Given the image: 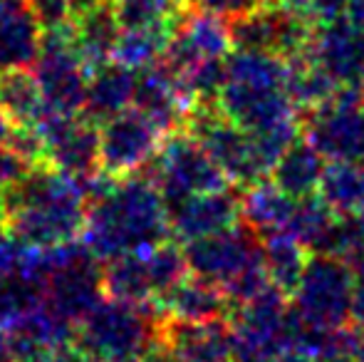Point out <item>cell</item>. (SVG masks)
<instances>
[{
    "label": "cell",
    "instance_id": "32",
    "mask_svg": "<svg viewBox=\"0 0 364 362\" xmlns=\"http://www.w3.org/2000/svg\"><path fill=\"white\" fill-rule=\"evenodd\" d=\"M327 256H335L340 261L357 268L364 263V211L362 213H337V221L325 243Z\"/></svg>",
    "mask_w": 364,
    "mask_h": 362
},
{
    "label": "cell",
    "instance_id": "49",
    "mask_svg": "<svg viewBox=\"0 0 364 362\" xmlns=\"http://www.w3.org/2000/svg\"><path fill=\"white\" fill-rule=\"evenodd\" d=\"M0 211H3V203H0Z\"/></svg>",
    "mask_w": 364,
    "mask_h": 362
},
{
    "label": "cell",
    "instance_id": "1",
    "mask_svg": "<svg viewBox=\"0 0 364 362\" xmlns=\"http://www.w3.org/2000/svg\"><path fill=\"white\" fill-rule=\"evenodd\" d=\"M82 188L87 196L82 241L102 263L124 253H146L171 236L166 203L144 171L117 179L100 171Z\"/></svg>",
    "mask_w": 364,
    "mask_h": 362
},
{
    "label": "cell",
    "instance_id": "20",
    "mask_svg": "<svg viewBox=\"0 0 364 362\" xmlns=\"http://www.w3.org/2000/svg\"><path fill=\"white\" fill-rule=\"evenodd\" d=\"M119 35L122 23L117 18L114 0H102L100 5L85 10L70 23V38H73L75 53L80 55L87 73L114 60Z\"/></svg>",
    "mask_w": 364,
    "mask_h": 362
},
{
    "label": "cell",
    "instance_id": "39",
    "mask_svg": "<svg viewBox=\"0 0 364 362\" xmlns=\"http://www.w3.org/2000/svg\"><path fill=\"white\" fill-rule=\"evenodd\" d=\"M30 166L25 164L20 156H15L5 144H0V188L10 186L13 181H18L20 176L28 174Z\"/></svg>",
    "mask_w": 364,
    "mask_h": 362
},
{
    "label": "cell",
    "instance_id": "25",
    "mask_svg": "<svg viewBox=\"0 0 364 362\" xmlns=\"http://www.w3.org/2000/svg\"><path fill=\"white\" fill-rule=\"evenodd\" d=\"M45 112V97L33 68L0 73V115L10 127L35 124Z\"/></svg>",
    "mask_w": 364,
    "mask_h": 362
},
{
    "label": "cell",
    "instance_id": "17",
    "mask_svg": "<svg viewBox=\"0 0 364 362\" xmlns=\"http://www.w3.org/2000/svg\"><path fill=\"white\" fill-rule=\"evenodd\" d=\"M132 107L141 112L166 137L176 129H183V122L193 105L181 90V85L176 82V78H171L156 63L146 70H136V90Z\"/></svg>",
    "mask_w": 364,
    "mask_h": 362
},
{
    "label": "cell",
    "instance_id": "33",
    "mask_svg": "<svg viewBox=\"0 0 364 362\" xmlns=\"http://www.w3.org/2000/svg\"><path fill=\"white\" fill-rule=\"evenodd\" d=\"M181 5L176 0H114L122 28H161L173 25Z\"/></svg>",
    "mask_w": 364,
    "mask_h": 362
},
{
    "label": "cell",
    "instance_id": "43",
    "mask_svg": "<svg viewBox=\"0 0 364 362\" xmlns=\"http://www.w3.org/2000/svg\"><path fill=\"white\" fill-rule=\"evenodd\" d=\"M102 0H70V8H73V18H77V15H82L85 10L95 8V5H100Z\"/></svg>",
    "mask_w": 364,
    "mask_h": 362
},
{
    "label": "cell",
    "instance_id": "6",
    "mask_svg": "<svg viewBox=\"0 0 364 362\" xmlns=\"http://www.w3.org/2000/svg\"><path fill=\"white\" fill-rule=\"evenodd\" d=\"M183 129L196 142H201V147L211 154V159L220 166L225 179L233 186L245 188L270 176L260 161L250 132L225 117L218 102L193 105L186 115Z\"/></svg>",
    "mask_w": 364,
    "mask_h": 362
},
{
    "label": "cell",
    "instance_id": "5",
    "mask_svg": "<svg viewBox=\"0 0 364 362\" xmlns=\"http://www.w3.org/2000/svg\"><path fill=\"white\" fill-rule=\"evenodd\" d=\"M352 295L355 268L327 253H310L290 293V305L302 323L317 330H340L352 320Z\"/></svg>",
    "mask_w": 364,
    "mask_h": 362
},
{
    "label": "cell",
    "instance_id": "9",
    "mask_svg": "<svg viewBox=\"0 0 364 362\" xmlns=\"http://www.w3.org/2000/svg\"><path fill=\"white\" fill-rule=\"evenodd\" d=\"M302 132L327 161L364 164V102L355 85H345L330 102L307 112Z\"/></svg>",
    "mask_w": 364,
    "mask_h": 362
},
{
    "label": "cell",
    "instance_id": "13",
    "mask_svg": "<svg viewBox=\"0 0 364 362\" xmlns=\"http://www.w3.org/2000/svg\"><path fill=\"white\" fill-rule=\"evenodd\" d=\"M164 134L134 107L100 122V159L107 176L141 171L156 156Z\"/></svg>",
    "mask_w": 364,
    "mask_h": 362
},
{
    "label": "cell",
    "instance_id": "27",
    "mask_svg": "<svg viewBox=\"0 0 364 362\" xmlns=\"http://www.w3.org/2000/svg\"><path fill=\"white\" fill-rule=\"evenodd\" d=\"M335 221L337 213L322 201L320 193H312V196L295 198V206H292V213L283 231L297 238L310 253H322Z\"/></svg>",
    "mask_w": 364,
    "mask_h": 362
},
{
    "label": "cell",
    "instance_id": "18",
    "mask_svg": "<svg viewBox=\"0 0 364 362\" xmlns=\"http://www.w3.org/2000/svg\"><path fill=\"white\" fill-rule=\"evenodd\" d=\"M43 33L30 0H0V73L33 68Z\"/></svg>",
    "mask_w": 364,
    "mask_h": 362
},
{
    "label": "cell",
    "instance_id": "8",
    "mask_svg": "<svg viewBox=\"0 0 364 362\" xmlns=\"http://www.w3.org/2000/svg\"><path fill=\"white\" fill-rule=\"evenodd\" d=\"M183 253L188 271L220 285L223 290L248 275L265 271L260 233L245 221L183 243Z\"/></svg>",
    "mask_w": 364,
    "mask_h": 362
},
{
    "label": "cell",
    "instance_id": "21",
    "mask_svg": "<svg viewBox=\"0 0 364 362\" xmlns=\"http://www.w3.org/2000/svg\"><path fill=\"white\" fill-rule=\"evenodd\" d=\"M134 90L136 70L122 65L119 60H109L87 73V97L82 115L100 124V122L129 110L134 102Z\"/></svg>",
    "mask_w": 364,
    "mask_h": 362
},
{
    "label": "cell",
    "instance_id": "31",
    "mask_svg": "<svg viewBox=\"0 0 364 362\" xmlns=\"http://www.w3.org/2000/svg\"><path fill=\"white\" fill-rule=\"evenodd\" d=\"M146 263H149V273H151V283H154V300L166 295L178 280H183L191 273L186 263V253H183V248L176 246L171 238L159 243L151 251H146Z\"/></svg>",
    "mask_w": 364,
    "mask_h": 362
},
{
    "label": "cell",
    "instance_id": "16",
    "mask_svg": "<svg viewBox=\"0 0 364 362\" xmlns=\"http://www.w3.org/2000/svg\"><path fill=\"white\" fill-rule=\"evenodd\" d=\"M159 340L171 348L178 362H235L233 330L228 320L191 323L164 315Z\"/></svg>",
    "mask_w": 364,
    "mask_h": 362
},
{
    "label": "cell",
    "instance_id": "11",
    "mask_svg": "<svg viewBox=\"0 0 364 362\" xmlns=\"http://www.w3.org/2000/svg\"><path fill=\"white\" fill-rule=\"evenodd\" d=\"M48 139V164L75 181L85 183L102 171L100 124L85 115H65L48 110L35 122Z\"/></svg>",
    "mask_w": 364,
    "mask_h": 362
},
{
    "label": "cell",
    "instance_id": "28",
    "mask_svg": "<svg viewBox=\"0 0 364 362\" xmlns=\"http://www.w3.org/2000/svg\"><path fill=\"white\" fill-rule=\"evenodd\" d=\"M317 193L335 213L364 211V164L330 161L325 166Z\"/></svg>",
    "mask_w": 364,
    "mask_h": 362
},
{
    "label": "cell",
    "instance_id": "36",
    "mask_svg": "<svg viewBox=\"0 0 364 362\" xmlns=\"http://www.w3.org/2000/svg\"><path fill=\"white\" fill-rule=\"evenodd\" d=\"M183 5L193 10H203V13H211V15H218L223 20H238L243 15H248L250 10L258 8L255 0H186Z\"/></svg>",
    "mask_w": 364,
    "mask_h": 362
},
{
    "label": "cell",
    "instance_id": "3",
    "mask_svg": "<svg viewBox=\"0 0 364 362\" xmlns=\"http://www.w3.org/2000/svg\"><path fill=\"white\" fill-rule=\"evenodd\" d=\"M288 60L260 50H230L225 58V82L218 107L248 132L297 119L300 110L285 90Z\"/></svg>",
    "mask_w": 364,
    "mask_h": 362
},
{
    "label": "cell",
    "instance_id": "45",
    "mask_svg": "<svg viewBox=\"0 0 364 362\" xmlns=\"http://www.w3.org/2000/svg\"><path fill=\"white\" fill-rule=\"evenodd\" d=\"M8 122H5V117L3 115H0V144H3V142H5V134H8Z\"/></svg>",
    "mask_w": 364,
    "mask_h": 362
},
{
    "label": "cell",
    "instance_id": "2",
    "mask_svg": "<svg viewBox=\"0 0 364 362\" xmlns=\"http://www.w3.org/2000/svg\"><path fill=\"white\" fill-rule=\"evenodd\" d=\"M0 203L5 231L25 248L60 246L85 233V188L50 164L30 166L25 176L0 188Z\"/></svg>",
    "mask_w": 364,
    "mask_h": 362
},
{
    "label": "cell",
    "instance_id": "41",
    "mask_svg": "<svg viewBox=\"0 0 364 362\" xmlns=\"http://www.w3.org/2000/svg\"><path fill=\"white\" fill-rule=\"evenodd\" d=\"M139 362H178V360H176V355L171 353L168 345H164L161 340H156V343H154L151 348L141 355Z\"/></svg>",
    "mask_w": 364,
    "mask_h": 362
},
{
    "label": "cell",
    "instance_id": "42",
    "mask_svg": "<svg viewBox=\"0 0 364 362\" xmlns=\"http://www.w3.org/2000/svg\"><path fill=\"white\" fill-rule=\"evenodd\" d=\"M345 18L364 25V0H347L345 3Z\"/></svg>",
    "mask_w": 364,
    "mask_h": 362
},
{
    "label": "cell",
    "instance_id": "23",
    "mask_svg": "<svg viewBox=\"0 0 364 362\" xmlns=\"http://www.w3.org/2000/svg\"><path fill=\"white\" fill-rule=\"evenodd\" d=\"M295 198L285 193L273 179L255 181L240 193V221L258 233L283 231L288 223Z\"/></svg>",
    "mask_w": 364,
    "mask_h": 362
},
{
    "label": "cell",
    "instance_id": "35",
    "mask_svg": "<svg viewBox=\"0 0 364 362\" xmlns=\"http://www.w3.org/2000/svg\"><path fill=\"white\" fill-rule=\"evenodd\" d=\"M345 3L347 0H283V5H288L290 10L302 15L315 28L342 18L345 15Z\"/></svg>",
    "mask_w": 364,
    "mask_h": 362
},
{
    "label": "cell",
    "instance_id": "10",
    "mask_svg": "<svg viewBox=\"0 0 364 362\" xmlns=\"http://www.w3.org/2000/svg\"><path fill=\"white\" fill-rule=\"evenodd\" d=\"M33 73L43 90L45 107L65 115H82L87 97V68L75 53L70 25L45 30Z\"/></svg>",
    "mask_w": 364,
    "mask_h": 362
},
{
    "label": "cell",
    "instance_id": "26",
    "mask_svg": "<svg viewBox=\"0 0 364 362\" xmlns=\"http://www.w3.org/2000/svg\"><path fill=\"white\" fill-rule=\"evenodd\" d=\"M260 241H263V263L268 280L285 295H290L302 271H305L310 251L297 238H292L288 231L260 233Z\"/></svg>",
    "mask_w": 364,
    "mask_h": 362
},
{
    "label": "cell",
    "instance_id": "12",
    "mask_svg": "<svg viewBox=\"0 0 364 362\" xmlns=\"http://www.w3.org/2000/svg\"><path fill=\"white\" fill-rule=\"evenodd\" d=\"M230 40L235 50H260L278 55L283 60H295L305 55L315 25L288 5L255 8L238 20H230Z\"/></svg>",
    "mask_w": 364,
    "mask_h": 362
},
{
    "label": "cell",
    "instance_id": "24",
    "mask_svg": "<svg viewBox=\"0 0 364 362\" xmlns=\"http://www.w3.org/2000/svg\"><path fill=\"white\" fill-rule=\"evenodd\" d=\"M102 288H105V298L112 300H124V303L154 300L146 253H124L102 263Z\"/></svg>",
    "mask_w": 364,
    "mask_h": 362
},
{
    "label": "cell",
    "instance_id": "14",
    "mask_svg": "<svg viewBox=\"0 0 364 362\" xmlns=\"http://www.w3.org/2000/svg\"><path fill=\"white\" fill-rule=\"evenodd\" d=\"M305 58L325 70L342 87L355 85L364 75V25L345 15L332 23L317 25Z\"/></svg>",
    "mask_w": 364,
    "mask_h": 362
},
{
    "label": "cell",
    "instance_id": "7",
    "mask_svg": "<svg viewBox=\"0 0 364 362\" xmlns=\"http://www.w3.org/2000/svg\"><path fill=\"white\" fill-rule=\"evenodd\" d=\"M141 171L154 181L166 206L193 193L233 186L201 142L193 139L186 129H176L164 137L156 156Z\"/></svg>",
    "mask_w": 364,
    "mask_h": 362
},
{
    "label": "cell",
    "instance_id": "29",
    "mask_svg": "<svg viewBox=\"0 0 364 362\" xmlns=\"http://www.w3.org/2000/svg\"><path fill=\"white\" fill-rule=\"evenodd\" d=\"M173 25L161 28H122V35L117 40L114 60L132 70H146L159 63L164 48L168 43Z\"/></svg>",
    "mask_w": 364,
    "mask_h": 362
},
{
    "label": "cell",
    "instance_id": "40",
    "mask_svg": "<svg viewBox=\"0 0 364 362\" xmlns=\"http://www.w3.org/2000/svg\"><path fill=\"white\" fill-rule=\"evenodd\" d=\"M50 362H95V360L90 358V353H87L85 348H80L75 340H70V343L60 345V348L55 350Z\"/></svg>",
    "mask_w": 364,
    "mask_h": 362
},
{
    "label": "cell",
    "instance_id": "48",
    "mask_svg": "<svg viewBox=\"0 0 364 362\" xmlns=\"http://www.w3.org/2000/svg\"><path fill=\"white\" fill-rule=\"evenodd\" d=\"M176 3H178V5H183V3H186V0H176Z\"/></svg>",
    "mask_w": 364,
    "mask_h": 362
},
{
    "label": "cell",
    "instance_id": "4",
    "mask_svg": "<svg viewBox=\"0 0 364 362\" xmlns=\"http://www.w3.org/2000/svg\"><path fill=\"white\" fill-rule=\"evenodd\" d=\"M164 313L154 300L124 303L105 298L75 328V343L95 362H139L159 340Z\"/></svg>",
    "mask_w": 364,
    "mask_h": 362
},
{
    "label": "cell",
    "instance_id": "44",
    "mask_svg": "<svg viewBox=\"0 0 364 362\" xmlns=\"http://www.w3.org/2000/svg\"><path fill=\"white\" fill-rule=\"evenodd\" d=\"M0 362H13V355H10V345H8V335L0 328Z\"/></svg>",
    "mask_w": 364,
    "mask_h": 362
},
{
    "label": "cell",
    "instance_id": "22",
    "mask_svg": "<svg viewBox=\"0 0 364 362\" xmlns=\"http://www.w3.org/2000/svg\"><path fill=\"white\" fill-rule=\"evenodd\" d=\"M327 159L310 144L307 139H297L295 144H290L285 149V154L275 161L270 179L278 183L285 193H290L292 198L312 196L317 193L325 174Z\"/></svg>",
    "mask_w": 364,
    "mask_h": 362
},
{
    "label": "cell",
    "instance_id": "46",
    "mask_svg": "<svg viewBox=\"0 0 364 362\" xmlns=\"http://www.w3.org/2000/svg\"><path fill=\"white\" fill-rule=\"evenodd\" d=\"M355 90H357V95H360V100L364 102V75L355 82Z\"/></svg>",
    "mask_w": 364,
    "mask_h": 362
},
{
    "label": "cell",
    "instance_id": "19",
    "mask_svg": "<svg viewBox=\"0 0 364 362\" xmlns=\"http://www.w3.org/2000/svg\"><path fill=\"white\" fill-rule=\"evenodd\" d=\"M154 303L166 318L191 320V323L228 320L233 313V305H230L228 295L223 293V288L196 273H188Z\"/></svg>",
    "mask_w": 364,
    "mask_h": 362
},
{
    "label": "cell",
    "instance_id": "30",
    "mask_svg": "<svg viewBox=\"0 0 364 362\" xmlns=\"http://www.w3.org/2000/svg\"><path fill=\"white\" fill-rule=\"evenodd\" d=\"M40 303H43V285L20 271L0 273V328L5 330Z\"/></svg>",
    "mask_w": 364,
    "mask_h": 362
},
{
    "label": "cell",
    "instance_id": "38",
    "mask_svg": "<svg viewBox=\"0 0 364 362\" xmlns=\"http://www.w3.org/2000/svg\"><path fill=\"white\" fill-rule=\"evenodd\" d=\"M25 256V246H20L0 221V273H15L20 271V263Z\"/></svg>",
    "mask_w": 364,
    "mask_h": 362
},
{
    "label": "cell",
    "instance_id": "37",
    "mask_svg": "<svg viewBox=\"0 0 364 362\" xmlns=\"http://www.w3.org/2000/svg\"><path fill=\"white\" fill-rule=\"evenodd\" d=\"M35 15H38L43 30H55L65 28L73 23V8L70 0H30Z\"/></svg>",
    "mask_w": 364,
    "mask_h": 362
},
{
    "label": "cell",
    "instance_id": "15",
    "mask_svg": "<svg viewBox=\"0 0 364 362\" xmlns=\"http://www.w3.org/2000/svg\"><path fill=\"white\" fill-rule=\"evenodd\" d=\"M166 218L173 238L183 243L196 241L240 221V196L235 186L193 193L166 206Z\"/></svg>",
    "mask_w": 364,
    "mask_h": 362
},
{
    "label": "cell",
    "instance_id": "47",
    "mask_svg": "<svg viewBox=\"0 0 364 362\" xmlns=\"http://www.w3.org/2000/svg\"><path fill=\"white\" fill-rule=\"evenodd\" d=\"M255 3H258L260 8H268V5H280L283 0H255Z\"/></svg>",
    "mask_w": 364,
    "mask_h": 362
},
{
    "label": "cell",
    "instance_id": "34",
    "mask_svg": "<svg viewBox=\"0 0 364 362\" xmlns=\"http://www.w3.org/2000/svg\"><path fill=\"white\" fill-rule=\"evenodd\" d=\"M3 144L8 147L15 156H20L28 166L48 164V139H45L43 132L38 129V124L8 127V134H5Z\"/></svg>",
    "mask_w": 364,
    "mask_h": 362
}]
</instances>
